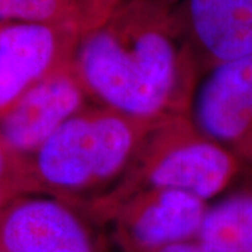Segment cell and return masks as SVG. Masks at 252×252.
I'll use <instances>...</instances> for the list:
<instances>
[{"label": "cell", "instance_id": "1", "mask_svg": "<svg viewBox=\"0 0 252 252\" xmlns=\"http://www.w3.org/2000/svg\"><path fill=\"white\" fill-rule=\"evenodd\" d=\"M73 69L94 104L162 121L189 115L200 73L172 6L124 0L77 45Z\"/></svg>", "mask_w": 252, "mask_h": 252}, {"label": "cell", "instance_id": "2", "mask_svg": "<svg viewBox=\"0 0 252 252\" xmlns=\"http://www.w3.org/2000/svg\"><path fill=\"white\" fill-rule=\"evenodd\" d=\"M160 122L98 104L86 107L28 156L36 193L89 205L122 180Z\"/></svg>", "mask_w": 252, "mask_h": 252}, {"label": "cell", "instance_id": "3", "mask_svg": "<svg viewBox=\"0 0 252 252\" xmlns=\"http://www.w3.org/2000/svg\"><path fill=\"white\" fill-rule=\"evenodd\" d=\"M240 162L189 115L167 118L147 135L122 180L87 207L102 220L125 199L152 188L185 190L207 202L230 185Z\"/></svg>", "mask_w": 252, "mask_h": 252}, {"label": "cell", "instance_id": "4", "mask_svg": "<svg viewBox=\"0 0 252 252\" xmlns=\"http://www.w3.org/2000/svg\"><path fill=\"white\" fill-rule=\"evenodd\" d=\"M81 36L69 26L0 23V119L39 83L72 66Z\"/></svg>", "mask_w": 252, "mask_h": 252}, {"label": "cell", "instance_id": "5", "mask_svg": "<svg viewBox=\"0 0 252 252\" xmlns=\"http://www.w3.org/2000/svg\"><path fill=\"white\" fill-rule=\"evenodd\" d=\"M209 205L178 189H144L119 203L105 220L115 223V237L125 252H144L193 241Z\"/></svg>", "mask_w": 252, "mask_h": 252}, {"label": "cell", "instance_id": "6", "mask_svg": "<svg viewBox=\"0 0 252 252\" xmlns=\"http://www.w3.org/2000/svg\"><path fill=\"white\" fill-rule=\"evenodd\" d=\"M189 117L240 161H252V55L205 73Z\"/></svg>", "mask_w": 252, "mask_h": 252}, {"label": "cell", "instance_id": "7", "mask_svg": "<svg viewBox=\"0 0 252 252\" xmlns=\"http://www.w3.org/2000/svg\"><path fill=\"white\" fill-rule=\"evenodd\" d=\"M0 252L95 251L73 206L49 196H24L0 213Z\"/></svg>", "mask_w": 252, "mask_h": 252}, {"label": "cell", "instance_id": "8", "mask_svg": "<svg viewBox=\"0 0 252 252\" xmlns=\"http://www.w3.org/2000/svg\"><path fill=\"white\" fill-rule=\"evenodd\" d=\"M174 10L200 77L252 55V0H184Z\"/></svg>", "mask_w": 252, "mask_h": 252}, {"label": "cell", "instance_id": "9", "mask_svg": "<svg viewBox=\"0 0 252 252\" xmlns=\"http://www.w3.org/2000/svg\"><path fill=\"white\" fill-rule=\"evenodd\" d=\"M90 101L73 64L67 66L39 83L0 119V135L16 152L31 156Z\"/></svg>", "mask_w": 252, "mask_h": 252}, {"label": "cell", "instance_id": "10", "mask_svg": "<svg viewBox=\"0 0 252 252\" xmlns=\"http://www.w3.org/2000/svg\"><path fill=\"white\" fill-rule=\"evenodd\" d=\"M124 0H0V23L69 26L89 32Z\"/></svg>", "mask_w": 252, "mask_h": 252}, {"label": "cell", "instance_id": "11", "mask_svg": "<svg viewBox=\"0 0 252 252\" xmlns=\"http://www.w3.org/2000/svg\"><path fill=\"white\" fill-rule=\"evenodd\" d=\"M196 241L207 252H252V193L209 206Z\"/></svg>", "mask_w": 252, "mask_h": 252}, {"label": "cell", "instance_id": "12", "mask_svg": "<svg viewBox=\"0 0 252 252\" xmlns=\"http://www.w3.org/2000/svg\"><path fill=\"white\" fill-rule=\"evenodd\" d=\"M31 193L36 190L28 156L16 152L0 135V213Z\"/></svg>", "mask_w": 252, "mask_h": 252}, {"label": "cell", "instance_id": "13", "mask_svg": "<svg viewBox=\"0 0 252 252\" xmlns=\"http://www.w3.org/2000/svg\"><path fill=\"white\" fill-rule=\"evenodd\" d=\"M144 252H207L200 244L193 240V241H184V243L170 244V245H164L156 250Z\"/></svg>", "mask_w": 252, "mask_h": 252}, {"label": "cell", "instance_id": "14", "mask_svg": "<svg viewBox=\"0 0 252 252\" xmlns=\"http://www.w3.org/2000/svg\"><path fill=\"white\" fill-rule=\"evenodd\" d=\"M157 1H161V3H165V4H168V6L175 7V6H178L180 3H182L184 0H157Z\"/></svg>", "mask_w": 252, "mask_h": 252}]
</instances>
